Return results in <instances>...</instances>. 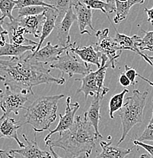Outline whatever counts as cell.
Listing matches in <instances>:
<instances>
[{
    "label": "cell",
    "instance_id": "obj_41",
    "mask_svg": "<svg viewBox=\"0 0 153 158\" xmlns=\"http://www.w3.org/2000/svg\"><path fill=\"white\" fill-rule=\"evenodd\" d=\"M139 158H153V157H151V156H149V154H142V155L140 156V157H139Z\"/></svg>",
    "mask_w": 153,
    "mask_h": 158
},
{
    "label": "cell",
    "instance_id": "obj_3",
    "mask_svg": "<svg viewBox=\"0 0 153 158\" xmlns=\"http://www.w3.org/2000/svg\"><path fill=\"white\" fill-rule=\"evenodd\" d=\"M63 98L64 94H58L37 98L25 109V123L30 124L35 133L50 130L51 124L57 118L59 101Z\"/></svg>",
    "mask_w": 153,
    "mask_h": 158
},
{
    "label": "cell",
    "instance_id": "obj_8",
    "mask_svg": "<svg viewBox=\"0 0 153 158\" xmlns=\"http://www.w3.org/2000/svg\"><path fill=\"white\" fill-rule=\"evenodd\" d=\"M0 95V108L4 116H9L11 113L19 115L21 109H26L24 104L28 101V98L19 92L13 91L7 87Z\"/></svg>",
    "mask_w": 153,
    "mask_h": 158
},
{
    "label": "cell",
    "instance_id": "obj_42",
    "mask_svg": "<svg viewBox=\"0 0 153 158\" xmlns=\"http://www.w3.org/2000/svg\"><path fill=\"white\" fill-rule=\"evenodd\" d=\"M2 90H1V89H0V95H1L2 94Z\"/></svg>",
    "mask_w": 153,
    "mask_h": 158
},
{
    "label": "cell",
    "instance_id": "obj_38",
    "mask_svg": "<svg viewBox=\"0 0 153 158\" xmlns=\"http://www.w3.org/2000/svg\"><path fill=\"white\" fill-rule=\"evenodd\" d=\"M49 148H50V151L51 152V154H52V157L53 158H62L60 157V156L58 155V154H57V153L54 151L53 148L52 147H49ZM72 158H87L85 156H80V157H72Z\"/></svg>",
    "mask_w": 153,
    "mask_h": 158
},
{
    "label": "cell",
    "instance_id": "obj_36",
    "mask_svg": "<svg viewBox=\"0 0 153 158\" xmlns=\"http://www.w3.org/2000/svg\"><path fill=\"white\" fill-rule=\"evenodd\" d=\"M8 35L6 30L2 27L0 23V41H6V36Z\"/></svg>",
    "mask_w": 153,
    "mask_h": 158
},
{
    "label": "cell",
    "instance_id": "obj_14",
    "mask_svg": "<svg viewBox=\"0 0 153 158\" xmlns=\"http://www.w3.org/2000/svg\"><path fill=\"white\" fill-rule=\"evenodd\" d=\"M2 24H5L6 30L9 35V40H10V44L19 46H35L37 47L38 43L24 37V34H26L25 30L18 24L16 19L10 23L3 22Z\"/></svg>",
    "mask_w": 153,
    "mask_h": 158
},
{
    "label": "cell",
    "instance_id": "obj_22",
    "mask_svg": "<svg viewBox=\"0 0 153 158\" xmlns=\"http://www.w3.org/2000/svg\"><path fill=\"white\" fill-rule=\"evenodd\" d=\"M101 99L98 97H94L93 100L91 101L90 107L88 109L87 113V118L88 122L95 130V135L96 138L102 139V135L100 134L99 130H98V125H99L100 119H101V114H100V110H101Z\"/></svg>",
    "mask_w": 153,
    "mask_h": 158
},
{
    "label": "cell",
    "instance_id": "obj_23",
    "mask_svg": "<svg viewBox=\"0 0 153 158\" xmlns=\"http://www.w3.org/2000/svg\"><path fill=\"white\" fill-rule=\"evenodd\" d=\"M115 2V6H116V15L113 19V22L116 24H119L121 21L126 19L128 15H129L130 10L134 5L136 4H143L144 0H128V1H118L116 0Z\"/></svg>",
    "mask_w": 153,
    "mask_h": 158
},
{
    "label": "cell",
    "instance_id": "obj_20",
    "mask_svg": "<svg viewBox=\"0 0 153 158\" xmlns=\"http://www.w3.org/2000/svg\"><path fill=\"white\" fill-rule=\"evenodd\" d=\"M37 47L35 46H19L0 41V56H9L11 58H21L25 52L31 51L34 52Z\"/></svg>",
    "mask_w": 153,
    "mask_h": 158
},
{
    "label": "cell",
    "instance_id": "obj_5",
    "mask_svg": "<svg viewBox=\"0 0 153 158\" xmlns=\"http://www.w3.org/2000/svg\"><path fill=\"white\" fill-rule=\"evenodd\" d=\"M111 66L108 57L102 54L101 67L95 72L91 71L82 78H75L76 81H81L82 85L77 90L76 94L83 93L85 99L88 96L98 97L101 100L108 93L110 89L104 85L107 69Z\"/></svg>",
    "mask_w": 153,
    "mask_h": 158
},
{
    "label": "cell",
    "instance_id": "obj_18",
    "mask_svg": "<svg viewBox=\"0 0 153 158\" xmlns=\"http://www.w3.org/2000/svg\"><path fill=\"white\" fill-rule=\"evenodd\" d=\"M70 51L73 53L77 54L82 59L84 63L87 64V65L94 64V65H97L98 69L101 67L102 54L95 50L92 45L82 47V48H79L78 47H75V46H74L70 49Z\"/></svg>",
    "mask_w": 153,
    "mask_h": 158
},
{
    "label": "cell",
    "instance_id": "obj_43",
    "mask_svg": "<svg viewBox=\"0 0 153 158\" xmlns=\"http://www.w3.org/2000/svg\"><path fill=\"white\" fill-rule=\"evenodd\" d=\"M152 102H153V98H152Z\"/></svg>",
    "mask_w": 153,
    "mask_h": 158
},
{
    "label": "cell",
    "instance_id": "obj_2",
    "mask_svg": "<svg viewBox=\"0 0 153 158\" xmlns=\"http://www.w3.org/2000/svg\"><path fill=\"white\" fill-rule=\"evenodd\" d=\"M97 140L95 130L88 122L85 112L83 116H75V123L70 129L62 132L57 138L45 141V145L61 148L73 157L85 156L90 158Z\"/></svg>",
    "mask_w": 153,
    "mask_h": 158
},
{
    "label": "cell",
    "instance_id": "obj_21",
    "mask_svg": "<svg viewBox=\"0 0 153 158\" xmlns=\"http://www.w3.org/2000/svg\"><path fill=\"white\" fill-rule=\"evenodd\" d=\"M101 152L95 158H125L130 154L133 148H123L112 145V142L101 141Z\"/></svg>",
    "mask_w": 153,
    "mask_h": 158
},
{
    "label": "cell",
    "instance_id": "obj_24",
    "mask_svg": "<svg viewBox=\"0 0 153 158\" xmlns=\"http://www.w3.org/2000/svg\"><path fill=\"white\" fill-rule=\"evenodd\" d=\"M83 4L88 6L89 9L101 10L103 13L108 15V13L115 12L116 6L114 1H98V0H85L81 1Z\"/></svg>",
    "mask_w": 153,
    "mask_h": 158
},
{
    "label": "cell",
    "instance_id": "obj_33",
    "mask_svg": "<svg viewBox=\"0 0 153 158\" xmlns=\"http://www.w3.org/2000/svg\"><path fill=\"white\" fill-rule=\"evenodd\" d=\"M133 144L136 146H137V147H141L144 148V149L150 154L151 157H153V145L146 144V143L144 142H140V141H138L137 140H133Z\"/></svg>",
    "mask_w": 153,
    "mask_h": 158
},
{
    "label": "cell",
    "instance_id": "obj_6",
    "mask_svg": "<svg viewBox=\"0 0 153 158\" xmlns=\"http://www.w3.org/2000/svg\"><path fill=\"white\" fill-rule=\"evenodd\" d=\"M50 68L58 69L62 73V77L66 74L70 78H72L74 75H82L85 76L91 71L90 65L79 62L70 50L62 53L57 62L50 65Z\"/></svg>",
    "mask_w": 153,
    "mask_h": 158
},
{
    "label": "cell",
    "instance_id": "obj_17",
    "mask_svg": "<svg viewBox=\"0 0 153 158\" xmlns=\"http://www.w3.org/2000/svg\"><path fill=\"white\" fill-rule=\"evenodd\" d=\"M45 19V13L44 12L38 15L18 17L16 19V21L20 27L25 30L26 34H32L35 38H39V29L40 27H42Z\"/></svg>",
    "mask_w": 153,
    "mask_h": 158
},
{
    "label": "cell",
    "instance_id": "obj_25",
    "mask_svg": "<svg viewBox=\"0 0 153 158\" xmlns=\"http://www.w3.org/2000/svg\"><path fill=\"white\" fill-rule=\"evenodd\" d=\"M127 93H129V90L124 89L121 93L111 97L109 101V116L111 119L114 118V113L121 110L124 103V97Z\"/></svg>",
    "mask_w": 153,
    "mask_h": 158
},
{
    "label": "cell",
    "instance_id": "obj_15",
    "mask_svg": "<svg viewBox=\"0 0 153 158\" xmlns=\"http://www.w3.org/2000/svg\"><path fill=\"white\" fill-rule=\"evenodd\" d=\"M22 126L20 122H17L15 118L2 115L0 117V138H12L15 140L20 148L24 144L18 137V130Z\"/></svg>",
    "mask_w": 153,
    "mask_h": 158
},
{
    "label": "cell",
    "instance_id": "obj_26",
    "mask_svg": "<svg viewBox=\"0 0 153 158\" xmlns=\"http://www.w3.org/2000/svg\"><path fill=\"white\" fill-rule=\"evenodd\" d=\"M46 2L52 6L58 12V17H57L56 24L62 21L71 5V1L70 0H50Z\"/></svg>",
    "mask_w": 153,
    "mask_h": 158
},
{
    "label": "cell",
    "instance_id": "obj_4",
    "mask_svg": "<svg viewBox=\"0 0 153 158\" xmlns=\"http://www.w3.org/2000/svg\"><path fill=\"white\" fill-rule=\"evenodd\" d=\"M149 94V90L140 92L139 90H133V95L125 99V101L119 111V116L122 124V136L120 138L117 146L123 142L128 133L136 125L142 123L143 112L146 105V99Z\"/></svg>",
    "mask_w": 153,
    "mask_h": 158
},
{
    "label": "cell",
    "instance_id": "obj_27",
    "mask_svg": "<svg viewBox=\"0 0 153 158\" xmlns=\"http://www.w3.org/2000/svg\"><path fill=\"white\" fill-rule=\"evenodd\" d=\"M15 7V1L11 0H1L0 1V11L2 13V16L0 17V23L4 22V19L8 18L10 20V22L14 21L15 18L12 15V11Z\"/></svg>",
    "mask_w": 153,
    "mask_h": 158
},
{
    "label": "cell",
    "instance_id": "obj_1",
    "mask_svg": "<svg viewBox=\"0 0 153 158\" xmlns=\"http://www.w3.org/2000/svg\"><path fill=\"white\" fill-rule=\"evenodd\" d=\"M0 81L13 91L23 95L34 94L33 88L42 84L64 85L63 77L55 78L50 75V69L44 64L31 59L28 56L23 59H0Z\"/></svg>",
    "mask_w": 153,
    "mask_h": 158
},
{
    "label": "cell",
    "instance_id": "obj_34",
    "mask_svg": "<svg viewBox=\"0 0 153 158\" xmlns=\"http://www.w3.org/2000/svg\"><path fill=\"white\" fill-rule=\"evenodd\" d=\"M119 82L121 83V85H122L123 87H129L131 85L130 81L129 79L127 78V77L125 75L124 73H122L121 75V76H120Z\"/></svg>",
    "mask_w": 153,
    "mask_h": 158
},
{
    "label": "cell",
    "instance_id": "obj_31",
    "mask_svg": "<svg viewBox=\"0 0 153 158\" xmlns=\"http://www.w3.org/2000/svg\"><path fill=\"white\" fill-rule=\"evenodd\" d=\"M138 141L143 142V141H153V110H152V117H151L150 121H149V124L146 126V129L141 135L140 137L137 139Z\"/></svg>",
    "mask_w": 153,
    "mask_h": 158
},
{
    "label": "cell",
    "instance_id": "obj_16",
    "mask_svg": "<svg viewBox=\"0 0 153 158\" xmlns=\"http://www.w3.org/2000/svg\"><path fill=\"white\" fill-rule=\"evenodd\" d=\"M115 30H116V34H115V37H113V39L116 41L120 50L123 51L124 49H126V50L133 51V52L139 54L142 59H144L146 62H147L150 65V62L148 59L147 55L143 54L142 52H140L139 48L137 47V44L140 41L141 37L137 35H133L132 37H130V36L125 35V34H120L117 31V29Z\"/></svg>",
    "mask_w": 153,
    "mask_h": 158
},
{
    "label": "cell",
    "instance_id": "obj_29",
    "mask_svg": "<svg viewBox=\"0 0 153 158\" xmlns=\"http://www.w3.org/2000/svg\"><path fill=\"white\" fill-rule=\"evenodd\" d=\"M49 8L44 6H28L19 9V17H26V16L38 15L47 11Z\"/></svg>",
    "mask_w": 153,
    "mask_h": 158
},
{
    "label": "cell",
    "instance_id": "obj_11",
    "mask_svg": "<svg viewBox=\"0 0 153 158\" xmlns=\"http://www.w3.org/2000/svg\"><path fill=\"white\" fill-rule=\"evenodd\" d=\"M77 20L76 15L73 11L72 1L71 5L67 11L64 18L57 24H56L57 31V39H58V45L62 47H66L70 45V28Z\"/></svg>",
    "mask_w": 153,
    "mask_h": 158
},
{
    "label": "cell",
    "instance_id": "obj_39",
    "mask_svg": "<svg viewBox=\"0 0 153 158\" xmlns=\"http://www.w3.org/2000/svg\"><path fill=\"white\" fill-rule=\"evenodd\" d=\"M137 77H139V78H142V80L145 81L147 82V83L149 84V85H151V86L153 87V82L151 81H149V79H147L146 78H144V77L142 76V75H139V74H137Z\"/></svg>",
    "mask_w": 153,
    "mask_h": 158
},
{
    "label": "cell",
    "instance_id": "obj_32",
    "mask_svg": "<svg viewBox=\"0 0 153 158\" xmlns=\"http://www.w3.org/2000/svg\"><path fill=\"white\" fill-rule=\"evenodd\" d=\"M124 68L125 72H123V73L125 74V75H126V76L127 77V78L129 79L131 85H132L133 86H134V85H136V84L138 83V81H136V77H137L138 73L136 72V71L134 69L128 66L127 65H125Z\"/></svg>",
    "mask_w": 153,
    "mask_h": 158
},
{
    "label": "cell",
    "instance_id": "obj_7",
    "mask_svg": "<svg viewBox=\"0 0 153 158\" xmlns=\"http://www.w3.org/2000/svg\"><path fill=\"white\" fill-rule=\"evenodd\" d=\"M97 42L92 44V47L95 50L101 52L103 55L108 57V61L111 63V68L114 69L116 68V63L117 59L121 56L122 51L120 50L116 41L113 37L109 35V29L99 30L96 32Z\"/></svg>",
    "mask_w": 153,
    "mask_h": 158
},
{
    "label": "cell",
    "instance_id": "obj_19",
    "mask_svg": "<svg viewBox=\"0 0 153 158\" xmlns=\"http://www.w3.org/2000/svg\"><path fill=\"white\" fill-rule=\"evenodd\" d=\"M44 13H45L46 19L43 24L42 28H41V34L39 37L40 41L38 43L37 49L34 52L40 50L44 41L49 37V35L53 31L54 28L56 27V23H57V19L58 17V12L57 10L55 9H47V11H44Z\"/></svg>",
    "mask_w": 153,
    "mask_h": 158
},
{
    "label": "cell",
    "instance_id": "obj_28",
    "mask_svg": "<svg viewBox=\"0 0 153 158\" xmlns=\"http://www.w3.org/2000/svg\"><path fill=\"white\" fill-rule=\"evenodd\" d=\"M142 32L145 34V36L143 38H141L137 44V47L140 52L144 50L153 52V31H142Z\"/></svg>",
    "mask_w": 153,
    "mask_h": 158
},
{
    "label": "cell",
    "instance_id": "obj_13",
    "mask_svg": "<svg viewBox=\"0 0 153 158\" xmlns=\"http://www.w3.org/2000/svg\"><path fill=\"white\" fill-rule=\"evenodd\" d=\"M72 7L75 11V15L77 18V21L79 24L80 34H89V31L86 29L87 27H89L91 31H95V29L92 26V10L85 6L81 1H72Z\"/></svg>",
    "mask_w": 153,
    "mask_h": 158
},
{
    "label": "cell",
    "instance_id": "obj_9",
    "mask_svg": "<svg viewBox=\"0 0 153 158\" xmlns=\"http://www.w3.org/2000/svg\"><path fill=\"white\" fill-rule=\"evenodd\" d=\"M75 46V42L70 44L66 47H62L60 45H52L50 42H47L45 47L40 48L37 52H33L28 55L31 59L40 63L47 65V64L54 63L58 60L60 56L67 50H70L72 47Z\"/></svg>",
    "mask_w": 153,
    "mask_h": 158
},
{
    "label": "cell",
    "instance_id": "obj_12",
    "mask_svg": "<svg viewBox=\"0 0 153 158\" xmlns=\"http://www.w3.org/2000/svg\"><path fill=\"white\" fill-rule=\"evenodd\" d=\"M21 136L25 140L26 144L19 149H11L8 151L9 154H19L24 158H53L52 155L47 151L41 150L37 142V135L34 134V139L32 141L28 140L24 134Z\"/></svg>",
    "mask_w": 153,
    "mask_h": 158
},
{
    "label": "cell",
    "instance_id": "obj_30",
    "mask_svg": "<svg viewBox=\"0 0 153 158\" xmlns=\"http://www.w3.org/2000/svg\"><path fill=\"white\" fill-rule=\"evenodd\" d=\"M15 9L28 7V6H44L49 9H54L52 6L47 4L46 2L42 0H19V1H15Z\"/></svg>",
    "mask_w": 153,
    "mask_h": 158
},
{
    "label": "cell",
    "instance_id": "obj_37",
    "mask_svg": "<svg viewBox=\"0 0 153 158\" xmlns=\"http://www.w3.org/2000/svg\"><path fill=\"white\" fill-rule=\"evenodd\" d=\"M0 158H16L13 155L9 154V152L4 150H0Z\"/></svg>",
    "mask_w": 153,
    "mask_h": 158
},
{
    "label": "cell",
    "instance_id": "obj_40",
    "mask_svg": "<svg viewBox=\"0 0 153 158\" xmlns=\"http://www.w3.org/2000/svg\"><path fill=\"white\" fill-rule=\"evenodd\" d=\"M147 57L148 59L149 60V62H150V65H152V67L153 68V56H149L147 55Z\"/></svg>",
    "mask_w": 153,
    "mask_h": 158
},
{
    "label": "cell",
    "instance_id": "obj_35",
    "mask_svg": "<svg viewBox=\"0 0 153 158\" xmlns=\"http://www.w3.org/2000/svg\"><path fill=\"white\" fill-rule=\"evenodd\" d=\"M144 10L148 15L147 21H149V22H150L151 24L153 25V7L150 9H146V8H145Z\"/></svg>",
    "mask_w": 153,
    "mask_h": 158
},
{
    "label": "cell",
    "instance_id": "obj_10",
    "mask_svg": "<svg viewBox=\"0 0 153 158\" xmlns=\"http://www.w3.org/2000/svg\"><path fill=\"white\" fill-rule=\"evenodd\" d=\"M80 107V105L78 102H75V103H72L71 97H67L66 99V108L65 114L61 115L59 114L60 116V121H59L57 126L53 130L50 131V133L46 136L44 138V141H47L50 139V137L56 133L62 134V132L66 131H68L73 126L75 123V113L78 111Z\"/></svg>",
    "mask_w": 153,
    "mask_h": 158
}]
</instances>
